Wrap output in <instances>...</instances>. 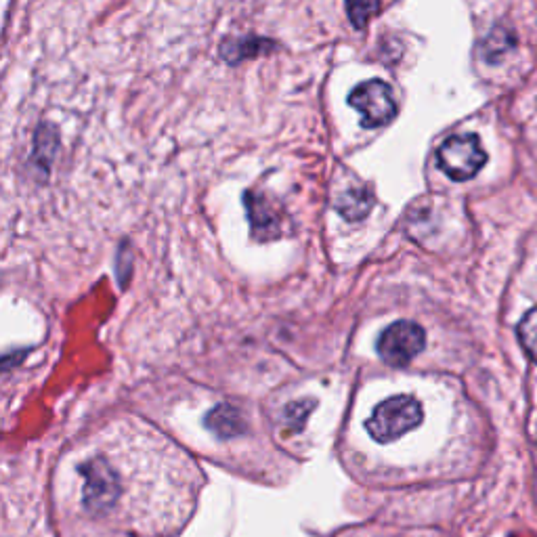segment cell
Returning <instances> with one entry per match:
<instances>
[{"label":"cell","instance_id":"3957f363","mask_svg":"<svg viewBox=\"0 0 537 537\" xmlns=\"http://www.w3.org/2000/svg\"><path fill=\"white\" fill-rule=\"evenodd\" d=\"M349 105H353L361 114L363 128L386 126L399 114V105L393 95V89L378 78L359 82L349 95Z\"/></svg>","mask_w":537,"mask_h":537},{"label":"cell","instance_id":"7a4b0ae2","mask_svg":"<svg viewBox=\"0 0 537 537\" xmlns=\"http://www.w3.org/2000/svg\"><path fill=\"white\" fill-rule=\"evenodd\" d=\"M487 162V152L481 139L472 133L454 135L437 149V166L451 181H468L475 177Z\"/></svg>","mask_w":537,"mask_h":537},{"label":"cell","instance_id":"6da1fadb","mask_svg":"<svg viewBox=\"0 0 537 537\" xmlns=\"http://www.w3.org/2000/svg\"><path fill=\"white\" fill-rule=\"evenodd\" d=\"M422 422V405L410 395H397L380 403L368 420V433L378 443H391Z\"/></svg>","mask_w":537,"mask_h":537},{"label":"cell","instance_id":"9c48e42d","mask_svg":"<svg viewBox=\"0 0 537 537\" xmlns=\"http://www.w3.org/2000/svg\"><path fill=\"white\" fill-rule=\"evenodd\" d=\"M57 131L53 126L49 124H42L38 131H36V137H34V162L42 164L45 168H49V164L53 162V154L57 149Z\"/></svg>","mask_w":537,"mask_h":537},{"label":"cell","instance_id":"7c38bea8","mask_svg":"<svg viewBox=\"0 0 537 537\" xmlns=\"http://www.w3.org/2000/svg\"><path fill=\"white\" fill-rule=\"evenodd\" d=\"M349 21L357 28L363 30L370 24V19L378 13L380 0H345Z\"/></svg>","mask_w":537,"mask_h":537},{"label":"cell","instance_id":"8fae6325","mask_svg":"<svg viewBox=\"0 0 537 537\" xmlns=\"http://www.w3.org/2000/svg\"><path fill=\"white\" fill-rule=\"evenodd\" d=\"M517 334L525 353L537 363V307L523 315L517 326Z\"/></svg>","mask_w":537,"mask_h":537},{"label":"cell","instance_id":"277c9868","mask_svg":"<svg viewBox=\"0 0 537 537\" xmlns=\"http://www.w3.org/2000/svg\"><path fill=\"white\" fill-rule=\"evenodd\" d=\"M424 345L426 334L422 326H418L416 321L401 319L380 334L376 351L382 361L395 365V368H403V365L414 361L424 351Z\"/></svg>","mask_w":537,"mask_h":537},{"label":"cell","instance_id":"30bf717a","mask_svg":"<svg viewBox=\"0 0 537 537\" xmlns=\"http://www.w3.org/2000/svg\"><path fill=\"white\" fill-rule=\"evenodd\" d=\"M512 47H514L512 32H508L506 28H496L483 42V57L489 63L500 61V57L506 55Z\"/></svg>","mask_w":537,"mask_h":537},{"label":"cell","instance_id":"5b68a950","mask_svg":"<svg viewBox=\"0 0 537 537\" xmlns=\"http://www.w3.org/2000/svg\"><path fill=\"white\" fill-rule=\"evenodd\" d=\"M244 206L248 212L254 240L263 242L282 235V212L273 206L267 196H261L259 191H246Z\"/></svg>","mask_w":537,"mask_h":537},{"label":"cell","instance_id":"8992f818","mask_svg":"<svg viewBox=\"0 0 537 537\" xmlns=\"http://www.w3.org/2000/svg\"><path fill=\"white\" fill-rule=\"evenodd\" d=\"M275 49H277L275 40H269L263 36H244L235 40H225L219 47V55L229 63V66H235V63L267 55Z\"/></svg>","mask_w":537,"mask_h":537},{"label":"cell","instance_id":"52a82bcc","mask_svg":"<svg viewBox=\"0 0 537 537\" xmlns=\"http://www.w3.org/2000/svg\"><path fill=\"white\" fill-rule=\"evenodd\" d=\"M336 212L342 219L347 221H361L370 214L374 206V193L368 187H353L347 189L345 193H340V198L336 200Z\"/></svg>","mask_w":537,"mask_h":537},{"label":"cell","instance_id":"ba28073f","mask_svg":"<svg viewBox=\"0 0 537 537\" xmlns=\"http://www.w3.org/2000/svg\"><path fill=\"white\" fill-rule=\"evenodd\" d=\"M208 428H212L214 433L221 435V437H233L238 435L242 428H244V422H242V416L231 410V407H217L210 416H208Z\"/></svg>","mask_w":537,"mask_h":537}]
</instances>
